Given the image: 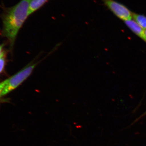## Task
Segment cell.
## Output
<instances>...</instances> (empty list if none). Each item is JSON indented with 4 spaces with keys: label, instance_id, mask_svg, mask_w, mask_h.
Wrapping results in <instances>:
<instances>
[{
    "label": "cell",
    "instance_id": "obj_1",
    "mask_svg": "<svg viewBox=\"0 0 146 146\" xmlns=\"http://www.w3.org/2000/svg\"><path fill=\"white\" fill-rule=\"evenodd\" d=\"M31 1L21 0L14 6L7 9L3 14L2 34L8 39L11 49L20 29L30 16L29 6Z\"/></svg>",
    "mask_w": 146,
    "mask_h": 146
},
{
    "label": "cell",
    "instance_id": "obj_2",
    "mask_svg": "<svg viewBox=\"0 0 146 146\" xmlns=\"http://www.w3.org/2000/svg\"><path fill=\"white\" fill-rule=\"evenodd\" d=\"M39 61H31L20 71L6 80L5 86L2 92V96L4 97L15 90L28 78L39 63Z\"/></svg>",
    "mask_w": 146,
    "mask_h": 146
},
{
    "label": "cell",
    "instance_id": "obj_3",
    "mask_svg": "<svg viewBox=\"0 0 146 146\" xmlns=\"http://www.w3.org/2000/svg\"><path fill=\"white\" fill-rule=\"evenodd\" d=\"M105 4L113 13L124 21L130 20L132 18V13L125 6L113 0H102Z\"/></svg>",
    "mask_w": 146,
    "mask_h": 146
},
{
    "label": "cell",
    "instance_id": "obj_4",
    "mask_svg": "<svg viewBox=\"0 0 146 146\" xmlns=\"http://www.w3.org/2000/svg\"><path fill=\"white\" fill-rule=\"evenodd\" d=\"M124 22L126 25L133 33L145 40V31L143 30V29L140 27L136 21L130 19L127 21H124Z\"/></svg>",
    "mask_w": 146,
    "mask_h": 146
},
{
    "label": "cell",
    "instance_id": "obj_5",
    "mask_svg": "<svg viewBox=\"0 0 146 146\" xmlns=\"http://www.w3.org/2000/svg\"><path fill=\"white\" fill-rule=\"evenodd\" d=\"M48 0H31L29 6V14L31 15L41 8Z\"/></svg>",
    "mask_w": 146,
    "mask_h": 146
},
{
    "label": "cell",
    "instance_id": "obj_6",
    "mask_svg": "<svg viewBox=\"0 0 146 146\" xmlns=\"http://www.w3.org/2000/svg\"><path fill=\"white\" fill-rule=\"evenodd\" d=\"M134 21L143 29H146V17L143 15L132 13V15Z\"/></svg>",
    "mask_w": 146,
    "mask_h": 146
},
{
    "label": "cell",
    "instance_id": "obj_7",
    "mask_svg": "<svg viewBox=\"0 0 146 146\" xmlns=\"http://www.w3.org/2000/svg\"><path fill=\"white\" fill-rule=\"evenodd\" d=\"M6 83V80L3 81L2 82H0V103H1L7 102L9 100L7 99L3 98V97L2 96L1 94L2 92L3 89L5 86Z\"/></svg>",
    "mask_w": 146,
    "mask_h": 146
},
{
    "label": "cell",
    "instance_id": "obj_8",
    "mask_svg": "<svg viewBox=\"0 0 146 146\" xmlns=\"http://www.w3.org/2000/svg\"><path fill=\"white\" fill-rule=\"evenodd\" d=\"M5 54L3 52L0 57V73L3 72L5 64Z\"/></svg>",
    "mask_w": 146,
    "mask_h": 146
},
{
    "label": "cell",
    "instance_id": "obj_9",
    "mask_svg": "<svg viewBox=\"0 0 146 146\" xmlns=\"http://www.w3.org/2000/svg\"><path fill=\"white\" fill-rule=\"evenodd\" d=\"M146 111L145 112V113H144L143 114V115H141V116H140V117H139L138 118V119H137V120L135 121H138V120L140 119H141V118L143 117H144V116H146Z\"/></svg>",
    "mask_w": 146,
    "mask_h": 146
},
{
    "label": "cell",
    "instance_id": "obj_10",
    "mask_svg": "<svg viewBox=\"0 0 146 146\" xmlns=\"http://www.w3.org/2000/svg\"><path fill=\"white\" fill-rule=\"evenodd\" d=\"M2 51V46H1L0 45V57H1V56L3 52Z\"/></svg>",
    "mask_w": 146,
    "mask_h": 146
},
{
    "label": "cell",
    "instance_id": "obj_11",
    "mask_svg": "<svg viewBox=\"0 0 146 146\" xmlns=\"http://www.w3.org/2000/svg\"><path fill=\"white\" fill-rule=\"evenodd\" d=\"M144 33H145V41L146 42V29L144 31Z\"/></svg>",
    "mask_w": 146,
    "mask_h": 146
}]
</instances>
